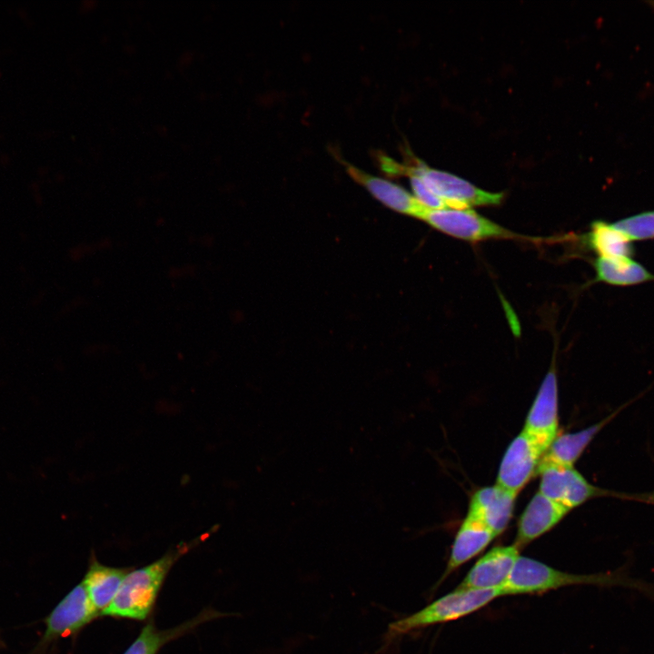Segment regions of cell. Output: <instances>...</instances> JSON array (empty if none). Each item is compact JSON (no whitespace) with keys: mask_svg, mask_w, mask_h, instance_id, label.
<instances>
[{"mask_svg":"<svg viewBox=\"0 0 654 654\" xmlns=\"http://www.w3.org/2000/svg\"><path fill=\"white\" fill-rule=\"evenodd\" d=\"M195 543H183L149 565L129 571L113 602L101 616L144 620L151 613L173 565Z\"/></svg>","mask_w":654,"mask_h":654,"instance_id":"obj_1","label":"cell"},{"mask_svg":"<svg viewBox=\"0 0 654 654\" xmlns=\"http://www.w3.org/2000/svg\"><path fill=\"white\" fill-rule=\"evenodd\" d=\"M578 585L602 587L628 586L645 590V585L619 573L574 574L557 570L534 559L520 556L513 570L502 587L504 596L541 594L560 588Z\"/></svg>","mask_w":654,"mask_h":654,"instance_id":"obj_2","label":"cell"},{"mask_svg":"<svg viewBox=\"0 0 654 654\" xmlns=\"http://www.w3.org/2000/svg\"><path fill=\"white\" fill-rule=\"evenodd\" d=\"M501 590H458L437 599L421 609L389 624L384 641L429 626L441 624L470 615L503 597Z\"/></svg>","mask_w":654,"mask_h":654,"instance_id":"obj_3","label":"cell"},{"mask_svg":"<svg viewBox=\"0 0 654 654\" xmlns=\"http://www.w3.org/2000/svg\"><path fill=\"white\" fill-rule=\"evenodd\" d=\"M403 164L394 161L390 175L416 176L436 195L441 198L448 208L464 209L471 206L499 205L502 193H491L482 190L470 182L452 173L433 169L419 158L411 155Z\"/></svg>","mask_w":654,"mask_h":654,"instance_id":"obj_4","label":"cell"},{"mask_svg":"<svg viewBox=\"0 0 654 654\" xmlns=\"http://www.w3.org/2000/svg\"><path fill=\"white\" fill-rule=\"evenodd\" d=\"M422 221L445 234L469 242L518 237L471 208L428 210Z\"/></svg>","mask_w":654,"mask_h":654,"instance_id":"obj_5","label":"cell"},{"mask_svg":"<svg viewBox=\"0 0 654 654\" xmlns=\"http://www.w3.org/2000/svg\"><path fill=\"white\" fill-rule=\"evenodd\" d=\"M546 450L525 431L516 436L508 446L497 475V485L516 494L536 474Z\"/></svg>","mask_w":654,"mask_h":654,"instance_id":"obj_6","label":"cell"},{"mask_svg":"<svg viewBox=\"0 0 654 654\" xmlns=\"http://www.w3.org/2000/svg\"><path fill=\"white\" fill-rule=\"evenodd\" d=\"M536 474L540 477L539 492L570 510L600 493L574 467L538 466Z\"/></svg>","mask_w":654,"mask_h":654,"instance_id":"obj_7","label":"cell"},{"mask_svg":"<svg viewBox=\"0 0 654 654\" xmlns=\"http://www.w3.org/2000/svg\"><path fill=\"white\" fill-rule=\"evenodd\" d=\"M84 582L72 589L45 619V630L42 644H49L61 637L73 635L97 618Z\"/></svg>","mask_w":654,"mask_h":654,"instance_id":"obj_8","label":"cell"},{"mask_svg":"<svg viewBox=\"0 0 654 654\" xmlns=\"http://www.w3.org/2000/svg\"><path fill=\"white\" fill-rule=\"evenodd\" d=\"M558 382L553 362L540 386L522 431L547 451L558 435Z\"/></svg>","mask_w":654,"mask_h":654,"instance_id":"obj_9","label":"cell"},{"mask_svg":"<svg viewBox=\"0 0 654 654\" xmlns=\"http://www.w3.org/2000/svg\"><path fill=\"white\" fill-rule=\"evenodd\" d=\"M520 556L513 544L492 548L475 562L456 589L501 590Z\"/></svg>","mask_w":654,"mask_h":654,"instance_id":"obj_10","label":"cell"},{"mask_svg":"<svg viewBox=\"0 0 654 654\" xmlns=\"http://www.w3.org/2000/svg\"><path fill=\"white\" fill-rule=\"evenodd\" d=\"M347 173L364 187L375 199L388 208L402 214L422 220L429 209L401 185L366 173L365 171L342 161Z\"/></svg>","mask_w":654,"mask_h":654,"instance_id":"obj_11","label":"cell"},{"mask_svg":"<svg viewBox=\"0 0 654 654\" xmlns=\"http://www.w3.org/2000/svg\"><path fill=\"white\" fill-rule=\"evenodd\" d=\"M517 494L499 485L483 487L471 499L468 515L487 526L496 537L511 519Z\"/></svg>","mask_w":654,"mask_h":654,"instance_id":"obj_12","label":"cell"},{"mask_svg":"<svg viewBox=\"0 0 654 654\" xmlns=\"http://www.w3.org/2000/svg\"><path fill=\"white\" fill-rule=\"evenodd\" d=\"M569 510L538 491L519 520L513 545L519 550L522 549L554 528Z\"/></svg>","mask_w":654,"mask_h":654,"instance_id":"obj_13","label":"cell"},{"mask_svg":"<svg viewBox=\"0 0 654 654\" xmlns=\"http://www.w3.org/2000/svg\"><path fill=\"white\" fill-rule=\"evenodd\" d=\"M495 537L487 526L467 514L455 535L441 581L481 552Z\"/></svg>","mask_w":654,"mask_h":654,"instance_id":"obj_14","label":"cell"},{"mask_svg":"<svg viewBox=\"0 0 654 654\" xmlns=\"http://www.w3.org/2000/svg\"><path fill=\"white\" fill-rule=\"evenodd\" d=\"M615 413L586 429L557 435L541 457L538 466L573 467L596 434L615 416Z\"/></svg>","mask_w":654,"mask_h":654,"instance_id":"obj_15","label":"cell"},{"mask_svg":"<svg viewBox=\"0 0 654 654\" xmlns=\"http://www.w3.org/2000/svg\"><path fill=\"white\" fill-rule=\"evenodd\" d=\"M128 572L129 569L108 567L96 559L91 560L82 581L99 616L113 602Z\"/></svg>","mask_w":654,"mask_h":654,"instance_id":"obj_16","label":"cell"},{"mask_svg":"<svg viewBox=\"0 0 654 654\" xmlns=\"http://www.w3.org/2000/svg\"><path fill=\"white\" fill-rule=\"evenodd\" d=\"M227 615L232 614H225L213 609H205L192 619L168 629H158L153 622H149L143 628L139 636L123 654H157L164 644L183 636L198 625L210 619Z\"/></svg>","mask_w":654,"mask_h":654,"instance_id":"obj_17","label":"cell"},{"mask_svg":"<svg viewBox=\"0 0 654 654\" xmlns=\"http://www.w3.org/2000/svg\"><path fill=\"white\" fill-rule=\"evenodd\" d=\"M595 282L631 286L654 281V274L632 257H597L593 261Z\"/></svg>","mask_w":654,"mask_h":654,"instance_id":"obj_18","label":"cell"},{"mask_svg":"<svg viewBox=\"0 0 654 654\" xmlns=\"http://www.w3.org/2000/svg\"><path fill=\"white\" fill-rule=\"evenodd\" d=\"M585 242L599 257H632V243L612 223L594 221L586 234Z\"/></svg>","mask_w":654,"mask_h":654,"instance_id":"obj_19","label":"cell"},{"mask_svg":"<svg viewBox=\"0 0 654 654\" xmlns=\"http://www.w3.org/2000/svg\"><path fill=\"white\" fill-rule=\"evenodd\" d=\"M612 224L631 243L654 239V210L622 218Z\"/></svg>","mask_w":654,"mask_h":654,"instance_id":"obj_20","label":"cell"},{"mask_svg":"<svg viewBox=\"0 0 654 654\" xmlns=\"http://www.w3.org/2000/svg\"><path fill=\"white\" fill-rule=\"evenodd\" d=\"M412 189L413 196L429 210H439L448 208L446 203L431 191L425 183L418 177L408 176Z\"/></svg>","mask_w":654,"mask_h":654,"instance_id":"obj_21","label":"cell"},{"mask_svg":"<svg viewBox=\"0 0 654 654\" xmlns=\"http://www.w3.org/2000/svg\"><path fill=\"white\" fill-rule=\"evenodd\" d=\"M640 499L645 501L654 503V491L649 492L648 494L640 495Z\"/></svg>","mask_w":654,"mask_h":654,"instance_id":"obj_22","label":"cell"},{"mask_svg":"<svg viewBox=\"0 0 654 654\" xmlns=\"http://www.w3.org/2000/svg\"><path fill=\"white\" fill-rule=\"evenodd\" d=\"M651 4H652V5L654 6V2H652Z\"/></svg>","mask_w":654,"mask_h":654,"instance_id":"obj_23","label":"cell"}]
</instances>
